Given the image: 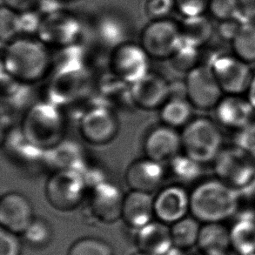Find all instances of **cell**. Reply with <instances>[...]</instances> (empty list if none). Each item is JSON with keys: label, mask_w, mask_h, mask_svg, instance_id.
I'll list each match as a JSON object with an SVG mask.
<instances>
[{"label": "cell", "mask_w": 255, "mask_h": 255, "mask_svg": "<svg viewBox=\"0 0 255 255\" xmlns=\"http://www.w3.org/2000/svg\"><path fill=\"white\" fill-rule=\"evenodd\" d=\"M52 57L45 44L33 38H16L7 43L2 71L22 83H37L51 73Z\"/></svg>", "instance_id": "cell-1"}, {"label": "cell", "mask_w": 255, "mask_h": 255, "mask_svg": "<svg viewBox=\"0 0 255 255\" xmlns=\"http://www.w3.org/2000/svg\"><path fill=\"white\" fill-rule=\"evenodd\" d=\"M51 73L48 101L59 107L81 96L89 80V71L83 53L72 45L66 47L56 60L52 59Z\"/></svg>", "instance_id": "cell-2"}, {"label": "cell", "mask_w": 255, "mask_h": 255, "mask_svg": "<svg viewBox=\"0 0 255 255\" xmlns=\"http://www.w3.org/2000/svg\"><path fill=\"white\" fill-rule=\"evenodd\" d=\"M241 197L220 179L208 180L190 193V214L200 223H222L236 214Z\"/></svg>", "instance_id": "cell-3"}, {"label": "cell", "mask_w": 255, "mask_h": 255, "mask_svg": "<svg viewBox=\"0 0 255 255\" xmlns=\"http://www.w3.org/2000/svg\"><path fill=\"white\" fill-rule=\"evenodd\" d=\"M20 129L31 144L46 151L65 139L66 119L55 104L48 100L37 102L28 107Z\"/></svg>", "instance_id": "cell-4"}, {"label": "cell", "mask_w": 255, "mask_h": 255, "mask_svg": "<svg viewBox=\"0 0 255 255\" xmlns=\"http://www.w3.org/2000/svg\"><path fill=\"white\" fill-rule=\"evenodd\" d=\"M180 135L184 153L202 165L214 161L222 150L221 131L207 118L190 121Z\"/></svg>", "instance_id": "cell-5"}, {"label": "cell", "mask_w": 255, "mask_h": 255, "mask_svg": "<svg viewBox=\"0 0 255 255\" xmlns=\"http://www.w3.org/2000/svg\"><path fill=\"white\" fill-rule=\"evenodd\" d=\"M218 179L239 192L255 185V157L238 145L222 148L214 159Z\"/></svg>", "instance_id": "cell-6"}, {"label": "cell", "mask_w": 255, "mask_h": 255, "mask_svg": "<svg viewBox=\"0 0 255 255\" xmlns=\"http://www.w3.org/2000/svg\"><path fill=\"white\" fill-rule=\"evenodd\" d=\"M86 191L88 190L83 175L77 170L54 171L45 186L48 203L64 213L76 209L82 203Z\"/></svg>", "instance_id": "cell-7"}, {"label": "cell", "mask_w": 255, "mask_h": 255, "mask_svg": "<svg viewBox=\"0 0 255 255\" xmlns=\"http://www.w3.org/2000/svg\"><path fill=\"white\" fill-rule=\"evenodd\" d=\"M82 138L92 145H104L116 138L120 126L114 111L99 102L84 111L79 121Z\"/></svg>", "instance_id": "cell-8"}, {"label": "cell", "mask_w": 255, "mask_h": 255, "mask_svg": "<svg viewBox=\"0 0 255 255\" xmlns=\"http://www.w3.org/2000/svg\"><path fill=\"white\" fill-rule=\"evenodd\" d=\"M182 42L179 24L167 18L152 20L140 38V45L150 58L155 59H169Z\"/></svg>", "instance_id": "cell-9"}, {"label": "cell", "mask_w": 255, "mask_h": 255, "mask_svg": "<svg viewBox=\"0 0 255 255\" xmlns=\"http://www.w3.org/2000/svg\"><path fill=\"white\" fill-rule=\"evenodd\" d=\"M187 100L200 110L215 108L222 99L223 91L209 65L198 66L186 74Z\"/></svg>", "instance_id": "cell-10"}, {"label": "cell", "mask_w": 255, "mask_h": 255, "mask_svg": "<svg viewBox=\"0 0 255 255\" xmlns=\"http://www.w3.org/2000/svg\"><path fill=\"white\" fill-rule=\"evenodd\" d=\"M149 59L141 45L123 43L112 52L109 60L111 73L132 85L149 73Z\"/></svg>", "instance_id": "cell-11"}, {"label": "cell", "mask_w": 255, "mask_h": 255, "mask_svg": "<svg viewBox=\"0 0 255 255\" xmlns=\"http://www.w3.org/2000/svg\"><path fill=\"white\" fill-rule=\"evenodd\" d=\"M249 65L235 55L217 56L209 64L223 93L229 95L248 93L255 76Z\"/></svg>", "instance_id": "cell-12"}, {"label": "cell", "mask_w": 255, "mask_h": 255, "mask_svg": "<svg viewBox=\"0 0 255 255\" xmlns=\"http://www.w3.org/2000/svg\"><path fill=\"white\" fill-rule=\"evenodd\" d=\"M89 191L90 210L98 221L112 224L122 218L125 195L120 187L104 181Z\"/></svg>", "instance_id": "cell-13"}, {"label": "cell", "mask_w": 255, "mask_h": 255, "mask_svg": "<svg viewBox=\"0 0 255 255\" xmlns=\"http://www.w3.org/2000/svg\"><path fill=\"white\" fill-rule=\"evenodd\" d=\"M33 207L22 193H5L0 200L1 228L16 235H23L34 220Z\"/></svg>", "instance_id": "cell-14"}, {"label": "cell", "mask_w": 255, "mask_h": 255, "mask_svg": "<svg viewBox=\"0 0 255 255\" xmlns=\"http://www.w3.org/2000/svg\"><path fill=\"white\" fill-rule=\"evenodd\" d=\"M190 213V194L180 185L173 184L160 190L154 196L156 220L171 225Z\"/></svg>", "instance_id": "cell-15"}, {"label": "cell", "mask_w": 255, "mask_h": 255, "mask_svg": "<svg viewBox=\"0 0 255 255\" xmlns=\"http://www.w3.org/2000/svg\"><path fill=\"white\" fill-rule=\"evenodd\" d=\"M131 96L134 107L143 110H156L169 100V83L159 74L149 72L131 85Z\"/></svg>", "instance_id": "cell-16"}, {"label": "cell", "mask_w": 255, "mask_h": 255, "mask_svg": "<svg viewBox=\"0 0 255 255\" xmlns=\"http://www.w3.org/2000/svg\"><path fill=\"white\" fill-rule=\"evenodd\" d=\"M182 150L181 135L166 125L153 128L146 135L144 152L146 158L157 162L168 163Z\"/></svg>", "instance_id": "cell-17"}, {"label": "cell", "mask_w": 255, "mask_h": 255, "mask_svg": "<svg viewBox=\"0 0 255 255\" xmlns=\"http://www.w3.org/2000/svg\"><path fill=\"white\" fill-rule=\"evenodd\" d=\"M165 178L166 170L163 164L148 158L133 161L125 174L129 189L151 194L159 189Z\"/></svg>", "instance_id": "cell-18"}, {"label": "cell", "mask_w": 255, "mask_h": 255, "mask_svg": "<svg viewBox=\"0 0 255 255\" xmlns=\"http://www.w3.org/2000/svg\"><path fill=\"white\" fill-rule=\"evenodd\" d=\"M255 109L247 99L240 95H229L221 99L216 107L217 121L224 128L242 131L254 123Z\"/></svg>", "instance_id": "cell-19"}, {"label": "cell", "mask_w": 255, "mask_h": 255, "mask_svg": "<svg viewBox=\"0 0 255 255\" xmlns=\"http://www.w3.org/2000/svg\"><path fill=\"white\" fill-rule=\"evenodd\" d=\"M3 152L12 162L21 166H33L44 163L45 151L38 148L25 138L20 128L7 131L3 138Z\"/></svg>", "instance_id": "cell-20"}, {"label": "cell", "mask_w": 255, "mask_h": 255, "mask_svg": "<svg viewBox=\"0 0 255 255\" xmlns=\"http://www.w3.org/2000/svg\"><path fill=\"white\" fill-rule=\"evenodd\" d=\"M154 214V197L151 193L130 191L125 195L122 220L129 228L138 230L152 222Z\"/></svg>", "instance_id": "cell-21"}, {"label": "cell", "mask_w": 255, "mask_h": 255, "mask_svg": "<svg viewBox=\"0 0 255 255\" xmlns=\"http://www.w3.org/2000/svg\"><path fill=\"white\" fill-rule=\"evenodd\" d=\"M136 243L139 251L151 255H164L173 247L169 225L152 221L137 230Z\"/></svg>", "instance_id": "cell-22"}, {"label": "cell", "mask_w": 255, "mask_h": 255, "mask_svg": "<svg viewBox=\"0 0 255 255\" xmlns=\"http://www.w3.org/2000/svg\"><path fill=\"white\" fill-rule=\"evenodd\" d=\"M44 163L54 171L71 169L81 172L86 165L81 145L67 139H63L58 145L45 151Z\"/></svg>", "instance_id": "cell-23"}, {"label": "cell", "mask_w": 255, "mask_h": 255, "mask_svg": "<svg viewBox=\"0 0 255 255\" xmlns=\"http://www.w3.org/2000/svg\"><path fill=\"white\" fill-rule=\"evenodd\" d=\"M230 245V230L222 223H206L201 226L197 246L205 255H221Z\"/></svg>", "instance_id": "cell-24"}, {"label": "cell", "mask_w": 255, "mask_h": 255, "mask_svg": "<svg viewBox=\"0 0 255 255\" xmlns=\"http://www.w3.org/2000/svg\"><path fill=\"white\" fill-rule=\"evenodd\" d=\"M179 25L182 41L197 48L207 44L214 34L213 24L204 15L184 17Z\"/></svg>", "instance_id": "cell-25"}, {"label": "cell", "mask_w": 255, "mask_h": 255, "mask_svg": "<svg viewBox=\"0 0 255 255\" xmlns=\"http://www.w3.org/2000/svg\"><path fill=\"white\" fill-rule=\"evenodd\" d=\"M200 221L195 218L186 216L170 226L173 246L182 250L197 246L200 236Z\"/></svg>", "instance_id": "cell-26"}, {"label": "cell", "mask_w": 255, "mask_h": 255, "mask_svg": "<svg viewBox=\"0 0 255 255\" xmlns=\"http://www.w3.org/2000/svg\"><path fill=\"white\" fill-rule=\"evenodd\" d=\"M193 105L188 100L169 99L160 108L159 117L163 125L172 128L186 127L193 115Z\"/></svg>", "instance_id": "cell-27"}, {"label": "cell", "mask_w": 255, "mask_h": 255, "mask_svg": "<svg viewBox=\"0 0 255 255\" xmlns=\"http://www.w3.org/2000/svg\"><path fill=\"white\" fill-rule=\"evenodd\" d=\"M100 93L103 104L109 107L113 103L134 104L131 96V85L118 78L114 73L106 75L100 81Z\"/></svg>", "instance_id": "cell-28"}, {"label": "cell", "mask_w": 255, "mask_h": 255, "mask_svg": "<svg viewBox=\"0 0 255 255\" xmlns=\"http://www.w3.org/2000/svg\"><path fill=\"white\" fill-rule=\"evenodd\" d=\"M234 54L248 64L255 63V24L242 23L231 40Z\"/></svg>", "instance_id": "cell-29"}, {"label": "cell", "mask_w": 255, "mask_h": 255, "mask_svg": "<svg viewBox=\"0 0 255 255\" xmlns=\"http://www.w3.org/2000/svg\"><path fill=\"white\" fill-rule=\"evenodd\" d=\"M168 173L177 185L194 182L202 175V164L185 153L178 154L168 162Z\"/></svg>", "instance_id": "cell-30"}, {"label": "cell", "mask_w": 255, "mask_h": 255, "mask_svg": "<svg viewBox=\"0 0 255 255\" xmlns=\"http://www.w3.org/2000/svg\"><path fill=\"white\" fill-rule=\"evenodd\" d=\"M28 84L14 80L2 71L1 93L3 101L8 107L17 109L25 106L31 98V91Z\"/></svg>", "instance_id": "cell-31"}, {"label": "cell", "mask_w": 255, "mask_h": 255, "mask_svg": "<svg viewBox=\"0 0 255 255\" xmlns=\"http://www.w3.org/2000/svg\"><path fill=\"white\" fill-rule=\"evenodd\" d=\"M22 235L25 242L31 248L45 249L52 242V227L45 219L35 217Z\"/></svg>", "instance_id": "cell-32"}, {"label": "cell", "mask_w": 255, "mask_h": 255, "mask_svg": "<svg viewBox=\"0 0 255 255\" xmlns=\"http://www.w3.org/2000/svg\"><path fill=\"white\" fill-rule=\"evenodd\" d=\"M168 60L175 72L187 74L198 66L199 48L182 42Z\"/></svg>", "instance_id": "cell-33"}, {"label": "cell", "mask_w": 255, "mask_h": 255, "mask_svg": "<svg viewBox=\"0 0 255 255\" xmlns=\"http://www.w3.org/2000/svg\"><path fill=\"white\" fill-rule=\"evenodd\" d=\"M67 255H114V252L108 242L94 237H85L70 247Z\"/></svg>", "instance_id": "cell-34"}, {"label": "cell", "mask_w": 255, "mask_h": 255, "mask_svg": "<svg viewBox=\"0 0 255 255\" xmlns=\"http://www.w3.org/2000/svg\"><path fill=\"white\" fill-rule=\"evenodd\" d=\"M20 34L19 13L3 5L0 10V38L3 43H9Z\"/></svg>", "instance_id": "cell-35"}, {"label": "cell", "mask_w": 255, "mask_h": 255, "mask_svg": "<svg viewBox=\"0 0 255 255\" xmlns=\"http://www.w3.org/2000/svg\"><path fill=\"white\" fill-rule=\"evenodd\" d=\"M208 10L221 22L236 18L240 14L238 0H211Z\"/></svg>", "instance_id": "cell-36"}, {"label": "cell", "mask_w": 255, "mask_h": 255, "mask_svg": "<svg viewBox=\"0 0 255 255\" xmlns=\"http://www.w3.org/2000/svg\"><path fill=\"white\" fill-rule=\"evenodd\" d=\"M211 0H175V8L184 17L202 16L209 10Z\"/></svg>", "instance_id": "cell-37"}, {"label": "cell", "mask_w": 255, "mask_h": 255, "mask_svg": "<svg viewBox=\"0 0 255 255\" xmlns=\"http://www.w3.org/2000/svg\"><path fill=\"white\" fill-rule=\"evenodd\" d=\"M22 246L17 235L1 228L0 255H21Z\"/></svg>", "instance_id": "cell-38"}, {"label": "cell", "mask_w": 255, "mask_h": 255, "mask_svg": "<svg viewBox=\"0 0 255 255\" xmlns=\"http://www.w3.org/2000/svg\"><path fill=\"white\" fill-rule=\"evenodd\" d=\"M175 8V0H148L145 10L152 20L166 18Z\"/></svg>", "instance_id": "cell-39"}, {"label": "cell", "mask_w": 255, "mask_h": 255, "mask_svg": "<svg viewBox=\"0 0 255 255\" xmlns=\"http://www.w3.org/2000/svg\"><path fill=\"white\" fill-rule=\"evenodd\" d=\"M42 19L34 10L19 13V27L20 33L31 34L35 31H39L41 26Z\"/></svg>", "instance_id": "cell-40"}, {"label": "cell", "mask_w": 255, "mask_h": 255, "mask_svg": "<svg viewBox=\"0 0 255 255\" xmlns=\"http://www.w3.org/2000/svg\"><path fill=\"white\" fill-rule=\"evenodd\" d=\"M236 145L245 149L255 157V123H252L249 127L239 131L235 138Z\"/></svg>", "instance_id": "cell-41"}, {"label": "cell", "mask_w": 255, "mask_h": 255, "mask_svg": "<svg viewBox=\"0 0 255 255\" xmlns=\"http://www.w3.org/2000/svg\"><path fill=\"white\" fill-rule=\"evenodd\" d=\"M3 5L10 8L17 13L35 10L40 0H3Z\"/></svg>", "instance_id": "cell-42"}, {"label": "cell", "mask_w": 255, "mask_h": 255, "mask_svg": "<svg viewBox=\"0 0 255 255\" xmlns=\"http://www.w3.org/2000/svg\"><path fill=\"white\" fill-rule=\"evenodd\" d=\"M241 24H240L238 21L236 22L235 18L229 19V20L221 21L218 31H219L221 38L231 42L232 39L238 31L239 28L241 26Z\"/></svg>", "instance_id": "cell-43"}, {"label": "cell", "mask_w": 255, "mask_h": 255, "mask_svg": "<svg viewBox=\"0 0 255 255\" xmlns=\"http://www.w3.org/2000/svg\"><path fill=\"white\" fill-rule=\"evenodd\" d=\"M169 99L187 100L186 81H174L169 83Z\"/></svg>", "instance_id": "cell-44"}, {"label": "cell", "mask_w": 255, "mask_h": 255, "mask_svg": "<svg viewBox=\"0 0 255 255\" xmlns=\"http://www.w3.org/2000/svg\"><path fill=\"white\" fill-rule=\"evenodd\" d=\"M240 14L247 19L255 21V0H238Z\"/></svg>", "instance_id": "cell-45"}, {"label": "cell", "mask_w": 255, "mask_h": 255, "mask_svg": "<svg viewBox=\"0 0 255 255\" xmlns=\"http://www.w3.org/2000/svg\"><path fill=\"white\" fill-rule=\"evenodd\" d=\"M248 100L250 103L252 104L253 107H255V75L253 79L251 86L248 91Z\"/></svg>", "instance_id": "cell-46"}, {"label": "cell", "mask_w": 255, "mask_h": 255, "mask_svg": "<svg viewBox=\"0 0 255 255\" xmlns=\"http://www.w3.org/2000/svg\"><path fill=\"white\" fill-rule=\"evenodd\" d=\"M183 251L184 250H182V249H178V248H176V247L173 246L172 249H170L169 251L166 253V255H185Z\"/></svg>", "instance_id": "cell-47"}, {"label": "cell", "mask_w": 255, "mask_h": 255, "mask_svg": "<svg viewBox=\"0 0 255 255\" xmlns=\"http://www.w3.org/2000/svg\"><path fill=\"white\" fill-rule=\"evenodd\" d=\"M133 255H148V254H145V253L141 252V251H139V252L137 253V254H134Z\"/></svg>", "instance_id": "cell-48"}, {"label": "cell", "mask_w": 255, "mask_h": 255, "mask_svg": "<svg viewBox=\"0 0 255 255\" xmlns=\"http://www.w3.org/2000/svg\"><path fill=\"white\" fill-rule=\"evenodd\" d=\"M62 1H66V0H62Z\"/></svg>", "instance_id": "cell-49"}]
</instances>
